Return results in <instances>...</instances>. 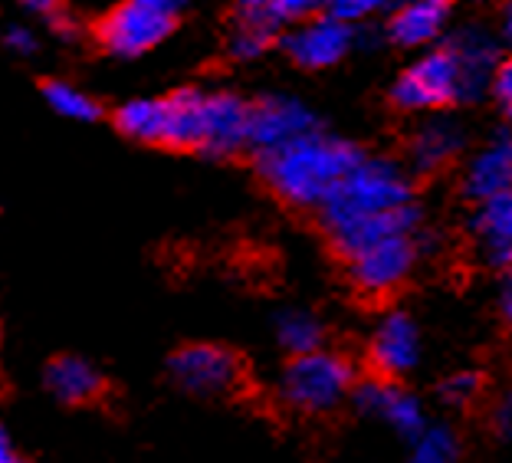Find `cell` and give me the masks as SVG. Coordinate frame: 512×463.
<instances>
[{
	"label": "cell",
	"instance_id": "1",
	"mask_svg": "<svg viewBox=\"0 0 512 463\" xmlns=\"http://www.w3.org/2000/svg\"><path fill=\"white\" fill-rule=\"evenodd\" d=\"M365 155L352 142L312 129L289 142L256 152V171L276 198L296 207H322L348 171Z\"/></svg>",
	"mask_w": 512,
	"mask_h": 463
},
{
	"label": "cell",
	"instance_id": "2",
	"mask_svg": "<svg viewBox=\"0 0 512 463\" xmlns=\"http://www.w3.org/2000/svg\"><path fill=\"white\" fill-rule=\"evenodd\" d=\"M414 184L401 165L388 158H362L319 207L325 227H339L355 217L381 214L391 207L411 204Z\"/></svg>",
	"mask_w": 512,
	"mask_h": 463
},
{
	"label": "cell",
	"instance_id": "3",
	"mask_svg": "<svg viewBox=\"0 0 512 463\" xmlns=\"http://www.w3.org/2000/svg\"><path fill=\"white\" fill-rule=\"evenodd\" d=\"M355 368L345 355L316 349L309 355H296L286 365L283 381H279V395L286 404L306 414H325L355 391Z\"/></svg>",
	"mask_w": 512,
	"mask_h": 463
},
{
	"label": "cell",
	"instance_id": "4",
	"mask_svg": "<svg viewBox=\"0 0 512 463\" xmlns=\"http://www.w3.org/2000/svg\"><path fill=\"white\" fill-rule=\"evenodd\" d=\"M174 20H178V7H171L168 0H119L99 20L96 40L109 56L135 60L171 37Z\"/></svg>",
	"mask_w": 512,
	"mask_h": 463
},
{
	"label": "cell",
	"instance_id": "5",
	"mask_svg": "<svg viewBox=\"0 0 512 463\" xmlns=\"http://www.w3.org/2000/svg\"><path fill=\"white\" fill-rule=\"evenodd\" d=\"M168 375L194 398H227L243 385V362L227 345L191 342L168 358Z\"/></svg>",
	"mask_w": 512,
	"mask_h": 463
},
{
	"label": "cell",
	"instance_id": "6",
	"mask_svg": "<svg viewBox=\"0 0 512 463\" xmlns=\"http://www.w3.org/2000/svg\"><path fill=\"white\" fill-rule=\"evenodd\" d=\"M391 99L407 112H424V109H444L450 102H463V79L457 56L450 53V46L430 50L404 69L398 83L391 89Z\"/></svg>",
	"mask_w": 512,
	"mask_h": 463
},
{
	"label": "cell",
	"instance_id": "7",
	"mask_svg": "<svg viewBox=\"0 0 512 463\" xmlns=\"http://www.w3.org/2000/svg\"><path fill=\"white\" fill-rule=\"evenodd\" d=\"M414 260H417L414 240L411 234H401V237L381 240L375 247L355 253V257H348V273H352V283L358 293L388 296L411 276Z\"/></svg>",
	"mask_w": 512,
	"mask_h": 463
},
{
	"label": "cell",
	"instance_id": "8",
	"mask_svg": "<svg viewBox=\"0 0 512 463\" xmlns=\"http://www.w3.org/2000/svg\"><path fill=\"white\" fill-rule=\"evenodd\" d=\"M355 40L358 33L352 30V23L325 14V17L302 20L299 27L289 30L283 37V50L302 69H325L345 60Z\"/></svg>",
	"mask_w": 512,
	"mask_h": 463
},
{
	"label": "cell",
	"instance_id": "9",
	"mask_svg": "<svg viewBox=\"0 0 512 463\" xmlns=\"http://www.w3.org/2000/svg\"><path fill=\"white\" fill-rule=\"evenodd\" d=\"M355 408L368 414V418H378L381 424H388L391 431H398L401 437H417L427 427L424 408L411 391L401 388L394 378H371V381H358L355 391Z\"/></svg>",
	"mask_w": 512,
	"mask_h": 463
},
{
	"label": "cell",
	"instance_id": "10",
	"mask_svg": "<svg viewBox=\"0 0 512 463\" xmlns=\"http://www.w3.org/2000/svg\"><path fill=\"white\" fill-rule=\"evenodd\" d=\"M316 129V115H312L299 99L289 96H266L256 106H250V125H247V148L266 152L289 142L296 135H306Z\"/></svg>",
	"mask_w": 512,
	"mask_h": 463
},
{
	"label": "cell",
	"instance_id": "11",
	"mask_svg": "<svg viewBox=\"0 0 512 463\" xmlns=\"http://www.w3.org/2000/svg\"><path fill=\"white\" fill-rule=\"evenodd\" d=\"M421 224V211L411 204L391 207V211L381 214H368V217H355V221H345L339 227H329L332 247L342 253V257H355L375 243L388 240V237H401V234H414V227Z\"/></svg>",
	"mask_w": 512,
	"mask_h": 463
},
{
	"label": "cell",
	"instance_id": "12",
	"mask_svg": "<svg viewBox=\"0 0 512 463\" xmlns=\"http://www.w3.org/2000/svg\"><path fill=\"white\" fill-rule=\"evenodd\" d=\"M43 388L66 408H89L106 398V375L83 355H56L43 368Z\"/></svg>",
	"mask_w": 512,
	"mask_h": 463
},
{
	"label": "cell",
	"instance_id": "13",
	"mask_svg": "<svg viewBox=\"0 0 512 463\" xmlns=\"http://www.w3.org/2000/svg\"><path fill=\"white\" fill-rule=\"evenodd\" d=\"M421 362V332L404 312H388L371 335V365L384 378H401Z\"/></svg>",
	"mask_w": 512,
	"mask_h": 463
},
{
	"label": "cell",
	"instance_id": "14",
	"mask_svg": "<svg viewBox=\"0 0 512 463\" xmlns=\"http://www.w3.org/2000/svg\"><path fill=\"white\" fill-rule=\"evenodd\" d=\"M207 129V92L178 89L161 99V145L178 152H201Z\"/></svg>",
	"mask_w": 512,
	"mask_h": 463
},
{
	"label": "cell",
	"instance_id": "15",
	"mask_svg": "<svg viewBox=\"0 0 512 463\" xmlns=\"http://www.w3.org/2000/svg\"><path fill=\"white\" fill-rule=\"evenodd\" d=\"M447 46H450V53L457 56V66H460L463 102L480 99L483 92L493 86V76H496L499 46L493 40V33L483 27H463L447 40Z\"/></svg>",
	"mask_w": 512,
	"mask_h": 463
},
{
	"label": "cell",
	"instance_id": "16",
	"mask_svg": "<svg viewBox=\"0 0 512 463\" xmlns=\"http://www.w3.org/2000/svg\"><path fill=\"white\" fill-rule=\"evenodd\" d=\"M250 106L237 99L234 92H207V129L204 148L207 158H230L240 148H247Z\"/></svg>",
	"mask_w": 512,
	"mask_h": 463
},
{
	"label": "cell",
	"instance_id": "17",
	"mask_svg": "<svg viewBox=\"0 0 512 463\" xmlns=\"http://www.w3.org/2000/svg\"><path fill=\"white\" fill-rule=\"evenodd\" d=\"M512 188V135L499 132L483 152L470 158V168L463 175V191L473 201L496 198Z\"/></svg>",
	"mask_w": 512,
	"mask_h": 463
},
{
	"label": "cell",
	"instance_id": "18",
	"mask_svg": "<svg viewBox=\"0 0 512 463\" xmlns=\"http://www.w3.org/2000/svg\"><path fill=\"white\" fill-rule=\"evenodd\" d=\"M463 148V129L453 119H430L427 125L414 132L411 145H407V158L411 168L430 175V171L447 168Z\"/></svg>",
	"mask_w": 512,
	"mask_h": 463
},
{
	"label": "cell",
	"instance_id": "19",
	"mask_svg": "<svg viewBox=\"0 0 512 463\" xmlns=\"http://www.w3.org/2000/svg\"><path fill=\"white\" fill-rule=\"evenodd\" d=\"M447 14V0H404L388 23V37L398 46H424L440 37Z\"/></svg>",
	"mask_w": 512,
	"mask_h": 463
},
{
	"label": "cell",
	"instance_id": "20",
	"mask_svg": "<svg viewBox=\"0 0 512 463\" xmlns=\"http://www.w3.org/2000/svg\"><path fill=\"white\" fill-rule=\"evenodd\" d=\"M237 23L250 30H263V33H279L283 27H293L302 17L309 14L306 0H237L234 7Z\"/></svg>",
	"mask_w": 512,
	"mask_h": 463
},
{
	"label": "cell",
	"instance_id": "21",
	"mask_svg": "<svg viewBox=\"0 0 512 463\" xmlns=\"http://www.w3.org/2000/svg\"><path fill=\"white\" fill-rule=\"evenodd\" d=\"M115 129L142 145H161V99H132L115 109Z\"/></svg>",
	"mask_w": 512,
	"mask_h": 463
},
{
	"label": "cell",
	"instance_id": "22",
	"mask_svg": "<svg viewBox=\"0 0 512 463\" xmlns=\"http://www.w3.org/2000/svg\"><path fill=\"white\" fill-rule=\"evenodd\" d=\"M43 92V99H46V106H50L56 115H63V119H76V122H96L102 109H99V102L86 96L83 89H76V86H69L63 83V79H46V83L40 86Z\"/></svg>",
	"mask_w": 512,
	"mask_h": 463
},
{
	"label": "cell",
	"instance_id": "23",
	"mask_svg": "<svg viewBox=\"0 0 512 463\" xmlns=\"http://www.w3.org/2000/svg\"><path fill=\"white\" fill-rule=\"evenodd\" d=\"M276 342L283 345L289 355H309L322 349V326L319 319H312L309 312H283L276 319Z\"/></svg>",
	"mask_w": 512,
	"mask_h": 463
},
{
	"label": "cell",
	"instance_id": "24",
	"mask_svg": "<svg viewBox=\"0 0 512 463\" xmlns=\"http://www.w3.org/2000/svg\"><path fill=\"white\" fill-rule=\"evenodd\" d=\"M460 441L444 424H427L421 434L411 437V463H457Z\"/></svg>",
	"mask_w": 512,
	"mask_h": 463
},
{
	"label": "cell",
	"instance_id": "25",
	"mask_svg": "<svg viewBox=\"0 0 512 463\" xmlns=\"http://www.w3.org/2000/svg\"><path fill=\"white\" fill-rule=\"evenodd\" d=\"M473 230L483 237V243L512 240V188L496 194V198L480 201L473 217Z\"/></svg>",
	"mask_w": 512,
	"mask_h": 463
},
{
	"label": "cell",
	"instance_id": "26",
	"mask_svg": "<svg viewBox=\"0 0 512 463\" xmlns=\"http://www.w3.org/2000/svg\"><path fill=\"white\" fill-rule=\"evenodd\" d=\"M483 391V375L476 372H457L444 378V385H440V398H444L450 408H467L476 398H480Z\"/></svg>",
	"mask_w": 512,
	"mask_h": 463
},
{
	"label": "cell",
	"instance_id": "27",
	"mask_svg": "<svg viewBox=\"0 0 512 463\" xmlns=\"http://www.w3.org/2000/svg\"><path fill=\"white\" fill-rule=\"evenodd\" d=\"M270 43H273L270 33L240 27V30L234 33V37H230L227 53L234 56V60H240V63H250V60H260V56H263L266 50H270Z\"/></svg>",
	"mask_w": 512,
	"mask_h": 463
},
{
	"label": "cell",
	"instance_id": "28",
	"mask_svg": "<svg viewBox=\"0 0 512 463\" xmlns=\"http://www.w3.org/2000/svg\"><path fill=\"white\" fill-rule=\"evenodd\" d=\"M384 4H388V0H329V7L325 10H329L332 17L355 23V20H365L371 14H378Z\"/></svg>",
	"mask_w": 512,
	"mask_h": 463
},
{
	"label": "cell",
	"instance_id": "29",
	"mask_svg": "<svg viewBox=\"0 0 512 463\" xmlns=\"http://www.w3.org/2000/svg\"><path fill=\"white\" fill-rule=\"evenodd\" d=\"M4 46L17 56H30V53H37V33L30 27H23V23H10L4 30Z\"/></svg>",
	"mask_w": 512,
	"mask_h": 463
},
{
	"label": "cell",
	"instance_id": "30",
	"mask_svg": "<svg viewBox=\"0 0 512 463\" xmlns=\"http://www.w3.org/2000/svg\"><path fill=\"white\" fill-rule=\"evenodd\" d=\"M483 257L496 273H512V240H493L483 243Z\"/></svg>",
	"mask_w": 512,
	"mask_h": 463
},
{
	"label": "cell",
	"instance_id": "31",
	"mask_svg": "<svg viewBox=\"0 0 512 463\" xmlns=\"http://www.w3.org/2000/svg\"><path fill=\"white\" fill-rule=\"evenodd\" d=\"M493 92H496V102L503 106V112L512 119V60L496 69V76H493Z\"/></svg>",
	"mask_w": 512,
	"mask_h": 463
},
{
	"label": "cell",
	"instance_id": "32",
	"mask_svg": "<svg viewBox=\"0 0 512 463\" xmlns=\"http://www.w3.org/2000/svg\"><path fill=\"white\" fill-rule=\"evenodd\" d=\"M0 463H37V460H30V457H23L17 444H14V437H10L7 431V424L0 421Z\"/></svg>",
	"mask_w": 512,
	"mask_h": 463
},
{
	"label": "cell",
	"instance_id": "33",
	"mask_svg": "<svg viewBox=\"0 0 512 463\" xmlns=\"http://www.w3.org/2000/svg\"><path fill=\"white\" fill-rule=\"evenodd\" d=\"M493 424H496V431L503 434V437H512V391H506V395L499 398Z\"/></svg>",
	"mask_w": 512,
	"mask_h": 463
},
{
	"label": "cell",
	"instance_id": "34",
	"mask_svg": "<svg viewBox=\"0 0 512 463\" xmlns=\"http://www.w3.org/2000/svg\"><path fill=\"white\" fill-rule=\"evenodd\" d=\"M50 30L60 37L63 43H69V40H76V33H79V27H76V20L73 17H66L63 10H56V14H50Z\"/></svg>",
	"mask_w": 512,
	"mask_h": 463
},
{
	"label": "cell",
	"instance_id": "35",
	"mask_svg": "<svg viewBox=\"0 0 512 463\" xmlns=\"http://www.w3.org/2000/svg\"><path fill=\"white\" fill-rule=\"evenodd\" d=\"M20 4L27 7L30 14H43V17H50V14H56V10H60L63 0H20Z\"/></svg>",
	"mask_w": 512,
	"mask_h": 463
},
{
	"label": "cell",
	"instance_id": "36",
	"mask_svg": "<svg viewBox=\"0 0 512 463\" xmlns=\"http://www.w3.org/2000/svg\"><path fill=\"white\" fill-rule=\"evenodd\" d=\"M499 309H503V319L512 326V280L506 283V289H503V296H499Z\"/></svg>",
	"mask_w": 512,
	"mask_h": 463
},
{
	"label": "cell",
	"instance_id": "37",
	"mask_svg": "<svg viewBox=\"0 0 512 463\" xmlns=\"http://www.w3.org/2000/svg\"><path fill=\"white\" fill-rule=\"evenodd\" d=\"M503 37H506V43L512 46V0H509L506 10H503Z\"/></svg>",
	"mask_w": 512,
	"mask_h": 463
},
{
	"label": "cell",
	"instance_id": "38",
	"mask_svg": "<svg viewBox=\"0 0 512 463\" xmlns=\"http://www.w3.org/2000/svg\"><path fill=\"white\" fill-rule=\"evenodd\" d=\"M309 10H319V7H329V0H306Z\"/></svg>",
	"mask_w": 512,
	"mask_h": 463
},
{
	"label": "cell",
	"instance_id": "39",
	"mask_svg": "<svg viewBox=\"0 0 512 463\" xmlns=\"http://www.w3.org/2000/svg\"><path fill=\"white\" fill-rule=\"evenodd\" d=\"M168 4H171V7H178V10H181L184 4H191V0H168Z\"/></svg>",
	"mask_w": 512,
	"mask_h": 463
},
{
	"label": "cell",
	"instance_id": "40",
	"mask_svg": "<svg viewBox=\"0 0 512 463\" xmlns=\"http://www.w3.org/2000/svg\"><path fill=\"white\" fill-rule=\"evenodd\" d=\"M463 4H476V0H463Z\"/></svg>",
	"mask_w": 512,
	"mask_h": 463
},
{
	"label": "cell",
	"instance_id": "41",
	"mask_svg": "<svg viewBox=\"0 0 512 463\" xmlns=\"http://www.w3.org/2000/svg\"><path fill=\"white\" fill-rule=\"evenodd\" d=\"M0 342H4V329H0Z\"/></svg>",
	"mask_w": 512,
	"mask_h": 463
}]
</instances>
